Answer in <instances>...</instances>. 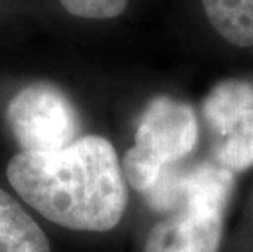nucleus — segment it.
Masks as SVG:
<instances>
[{"label": "nucleus", "mask_w": 253, "mask_h": 252, "mask_svg": "<svg viewBox=\"0 0 253 252\" xmlns=\"http://www.w3.org/2000/svg\"><path fill=\"white\" fill-rule=\"evenodd\" d=\"M234 187L235 174L219 164L204 162L186 169L183 202L171 214L191 252H219Z\"/></svg>", "instance_id": "3"}, {"label": "nucleus", "mask_w": 253, "mask_h": 252, "mask_svg": "<svg viewBox=\"0 0 253 252\" xmlns=\"http://www.w3.org/2000/svg\"><path fill=\"white\" fill-rule=\"evenodd\" d=\"M74 17L88 20H110L125 12L127 0H59Z\"/></svg>", "instance_id": "11"}, {"label": "nucleus", "mask_w": 253, "mask_h": 252, "mask_svg": "<svg viewBox=\"0 0 253 252\" xmlns=\"http://www.w3.org/2000/svg\"><path fill=\"white\" fill-rule=\"evenodd\" d=\"M252 110L253 84L244 79H227L216 84L203 101L204 120L220 138L227 136Z\"/></svg>", "instance_id": "5"}, {"label": "nucleus", "mask_w": 253, "mask_h": 252, "mask_svg": "<svg viewBox=\"0 0 253 252\" xmlns=\"http://www.w3.org/2000/svg\"><path fill=\"white\" fill-rule=\"evenodd\" d=\"M0 252H51L49 241L20 203L0 189Z\"/></svg>", "instance_id": "6"}, {"label": "nucleus", "mask_w": 253, "mask_h": 252, "mask_svg": "<svg viewBox=\"0 0 253 252\" xmlns=\"http://www.w3.org/2000/svg\"><path fill=\"white\" fill-rule=\"evenodd\" d=\"M198 118L186 101L160 95L145 106L134 144L165 165L178 164L198 143Z\"/></svg>", "instance_id": "4"}, {"label": "nucleus", "mask_w": 253, "mask_h": 252, "mask_svg": "<svg viewBox=\"0 0 253 252\" xmlns=\"http://www.w3.org/2000/svg\"><path fill=\"white\" fill-rule=\"evenodd\" d=\"M214 31L235 48L253 46V0H201Z\"/></svg>", "instance_id": "7"}, {"label": "nucleus", "mask_w": 253, "mask_h": 252, "mask_svg": "<svg viewBox=\"0 0 253 252\" xmlns=\"http://www.w3.org/2000/svg\"><path fill=\"white\" fill-rule=\"evenodd\" d=\"M185 172L186 169H181L178 164L167 165L155 184L142 194L145 205L157 213H175L183 202Z\"/></svg>", "instance_id": "9"}, {"label": "nucleus", "mask_w": 253, "mask_h": 252, "mask_svg": "<svg viewBox=\"0 0 253 252\" xmlns=\"http://www.w3.org/2000/svg\"><path fill=\"white\" fill-rule=\"evenodd\" d=\"M144 252H191L173 214L154 224L145 238Z\"/></svg>", "instance_id": "10"}, {"label": "nucleus", "mask_w": 253, "mask_h": 252, "mask_svg": "<svg viewBox=\"0 0 253 252\" xmlns=\"http://www.w3.org/2000/svg\"><path fill=\"white\" fill-rule=\"evenodd\" d=\"M7 179L31 208L74 231H111L127 208L121 160L98 135L80 136L52 152L20 151L10 159Z\"/></svg>", "instance_id": "1"}, {"label": "nucleus", "mask_w": 253, "mask_h": 252, "mask_svg": "<svg viewBox=\"0 0 253 252\" xmlns=\"http://www.w3.org/2000/svg\"><path fill=\"white\" fill-rule=\"evenodd\" d=\"M216 159L220 167L234 174L253 167V110L222 138V143L217 146Z\"/></svg>", "instance_id": "8"}, {"label": "nucleus", "mask_w": 253, "mask_h": 252, "mask_svg": "<svg viewBox=\"0 0 253 252\" xmlns=\"http://www.w3.org/2000/svg\"><path fill=\"white\" fill-rule=\"evenodd\" d=\"M7 125L21 151L52 152L80 138L74 103L61 89L47 82L26 85L10 100Z\"/></svg>", "instance_id": "2"}]
</instances>
